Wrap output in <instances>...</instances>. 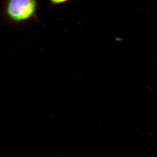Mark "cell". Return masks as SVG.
I'll return each mask as SVG.
<instances>
[{
  "mask_svg": "<svg viewBox=\"0 0 157 157\" xmlns=\"http://www.w3.org/2000/svg\"><path fill=\"white\" fill-rule=\"evenodd\" d=\"M39 0H5L2 8L3 17L15 25L39 22Z\"/></svg>",
  "mask_w": 157,
  "mask_h": 157,
  "instance_id": "obj_1",
  "label": "cell"
},
{
  "mask_svg": "<svg viewBox=\"0 0 157 157\" xmlns=\"http://www.w3.org/2000/svg\"><path fill=\"white\" fill-rule=\"evenodd\" d=\"M72 1L73 0H48V2L52 6H56L69 3Z\"/></svg>",
  "mask_w": 157,
  "mask_h": 157,
  "instance_id": "obj_2",
  "label": "cell"
}]
</instances>
